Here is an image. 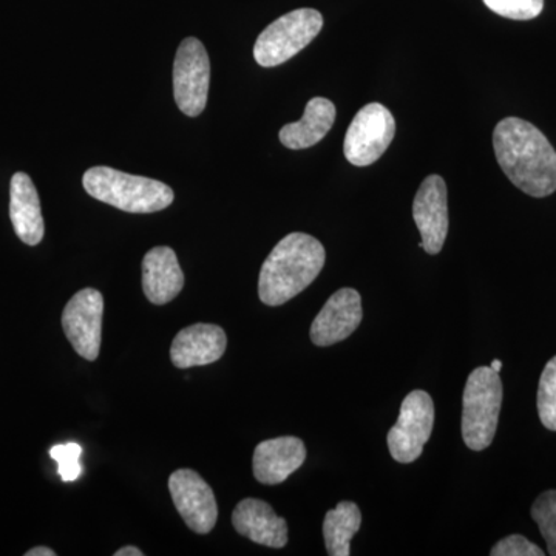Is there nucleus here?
<instances>
[{
    "mask_svg": "<svg viewBox=\"0 0 556 556\" xmlns=\"http://www.w3.org/2000/svg\"><path fill=\"white\" fill-rule=\"evenodd\" d=\"M493 148L501 169L527 195L544 199L556 190V150L543 131L521 118L500 121Z\"/></svg>",
    "mask_w": 556,
    "mask_h": 556,
    "instance_id": "nucleus-1",
    "label": "nucleus"
},
{
    "mask_svg": "<svg viewBox=\"0 0 556 556\" xmlns=\"http://www.w3.org/2000/svg\"><path fill=\"white\" fill-rule=\"evenodd\" d=\"M327 260L324 244L313 236L292 232L278 241L263 263L258 298L265 305L280 306L313 283Z\"/></svg>",
    "mask_w": 556,
    "mask_h": 556,
    "instance_id": "nucleus-2",
    "label": "nucleus"
},
{
    "mask_svg": "<svg viewBox=\"0 0 556 556\" xmlns=\"http://www.w3.org/2000/svg\"><path fill=\"white\" fill-rule=\"evenodd\" d=\"M83 186L94 200L130 214L163 211L175 199L174 190L159 179L138 177L105 166L87 170Z\"/></svg>",
    "mask_w": 556,
    "mask_h": 556,
    "instance_id": "nucleus-3",
    "label": "nucleus"
},
{
    "mask_svg": "<svg viewBox=\"0 0 556 556\" xmlns=\"http://www.w3.org/2000/svg\"><path fill=\"white\" fill-rule=\"evenodd\" d=\"M503 405L500 372L479 367L468 376L463 397V438L468 448L481 452L495 439Z\"/></svg>",
    "mask_w": 556,
    "mask_h": 556,
    "instance_id": "nucleus-4",
    "label": "nucleus"
},
{
    "mask_svg": "<svg viewBox=\"0 0 556 556\" xmlns=\"http://www.w3.org/2000/svg\"><path fill=\"white\" fill-rule=\"evenodd\" d=\"M324 27V16L313 9H300L278 17L255 40L254 58L262 67L285 64L309 46Z\"/></svg>",
    "mask_w": 556,
    "mask_h": 556,
    "instance_id": "nucleus-5",
    "label": "nucleus"
},
{
    "mask_svg": "<svg viewBox=\"0 0 556 556\" xmlns=\"http://www.w3.org/2000/svg\"><path fill=\"white\" fill-rule=\"evenodd\" d=\"M394 135L396 121L390 110L379 102H371L358 110L351 121L343 142L345 159L353 166H371L390 148Z\"/></svg>",
    "mask_w": 556,
    "mask_h": 556,
    "instance_id": "nucleus-6",
    "label": "nucleus"
},
{
    "mask_svg": "<svg viewBox=\"0 0 556 556\" xmlns=\"http://www.w3.org/2000/svg\"><path fill=\"white\" fill-rule=\"evenodd\" d=\"M211 62L201 40L188 38L179 43L174 64V94L178 109L197 118L207 104Z\"/></svg>",
    "mask_w": 556,
    "mask_h": 556,
    "instance_id": "nucleus-7",
    "label": "nucleus"
},
{
    "mask_svg": "<svg viewBox=\"0 0 556 556\" xmlns=\"http://www.w3.org/2000/svg\"><path fill=\"white\" fill-rule=\"evenodd\" d=\"M434 426L433 399L427 391L415 390L402 402L396 426L388 433L391 456L401 464L415 463L422 455L424 445Z\"/></svg>",
    "mask_w": 556,
    "mask_h": 556,
    "instance_id": "nucleus-8",
    "label": "nucleus"
},
{
    "mask_svg": "<svg viewBox=\"0 0 556 556\" xmlns=\"http://www.w3.org/2000/svg\"><path fill=\"white\" fill-rule=\"evenodd\" d=\"M102 316L104 298L93 288L76 292L62 313V328L70 345L89 362L97 361L100 356Z\"/></svg>",
    "mask_w": 556,
    "mask_h": 556,
    "instance_id": "nucleus-9",
    "label": "nucleus"
},
{
    "mask_svg": "<svg viewBox=\"0 0 556 556\" xmlns=\"http://www.w3.org/2000/svg\"><path fill=\"white\" fill-rule=\"evenodd\" d=\"M169 492L178 514L192 532L200 535L212 532L218 519L217 500L211 485L197 471L189 468L174 471Z\"/></svg>",
    "mask_w": 556,
    "mask_h": 556,
    "instance_id": "nucleus-10",
    "label": "nucleus"
},
{
    "mask_svg": "<svg viewBox=\"0 0 556 556\" xmlns=\"http://www.w3.org/2000/svg\"><path fill=\"white\" fill-rule=\"evenodd\" d=\"M413 218L422 237L419 247L427 254H439L448 236L447 185L439 175L424 179L413 201Z\"/></svg>",
    "mask_w": 556,
    "mask_h": 556,
    "instance_id": "nucleus-11",
    "label": "nucleus"
},
{
    "mask_svg": "<svg viewBox=\"0 0 556 556\" xmlns=\"http://www.w3.org/2000/svg\"><path fill=\"white\" fill-rule=\"evenodd\" d=\"M362 317V298L356 289H339L314 318L311 340L317 346H331L342 342L356 331Z\"/></svg>",
    "mask_w": 556,
    "mask_h": 556,
    "instance_id": "nucleus-12",
    "label": "nucleus"
},
{
    "mask_svg": "<svg viewBox=\"0 0 556 556\" xmlns=\"http://www.w3.org/2000/svg\"><path fill=\"white\" fill-rule=\"evenodd\" d=\"M228 338L217 325L197 324L181 329L170 346V361L177 368L204 367L225 354Z\"/></svg>",
    "mask_w": 556,
    "mask_h": 556,
    "instance_id": "nucleus-13",
    "label": "nucleus"
},
{
    "mask_svg": "<svg viewBox=\"0 0 556 556\" xmlns=\"http://www.w3.org/2000/svg\"><path fill=\"white\" fill-rule=\"evenodd\" d=\"M306 447L302 439L281 437L260 442L254 452V477L265 485H277L287 481L303 466Z\"/></svg>",
    "mask_w": 556,
    "mask_h": 556,
    "instance_id": "nucleus-14",
    "label": "nucleus"
},
{
    "mask_svg": "<svg viewBox=\"0 0 556 556\" xmlns=\"http://www.w3.org/2000/svg\"><path fill=\"white\" fill-rule=\"evenodd\" d=\"M232 525L240 535L249 538L260 546L281 548L288 544V526L277 517L268 503L254 497L240 501L233 508Z\"/></svg>",
    "mask_w": 556,
    "mask_h": 556,
    "instance_id": "nucleus-15",
    "label": "nucleus"
},
{
    "mask_svg": "<svg viewBox=\"0 0 556 556\" xmlns=\"http://www.w3.org/2000/svg\"><path fill=\"white\" fill-rule=\"evenodd\" d=\"M182 287L185 274L174 249H150L142 260V289L149 302L153 305H166L177 298Z\"/></svg>",
    "mask_w": 556,
    "mask_h": 556,
    "instance_id": "nucleus-16",
    "label": "nucleus"
},
{
    "mask_svg": "<svg viewBox=\"0 0 556 556\" xmlns=\"http://www.w3.org/2000/svg\"><path fill=\"white\" fill-rule=\"evenodd\" d=\"M10 217L14 232L28 247H36L43 239L42 208L38 190L31 178L24 172H17L10 185Z\"/></svg>",
    "mask_w": 556,
    "mask_h": 556,
    "instance_id": "nucleus-17",
    "label": "nucleus"
},
{
    "mask_svg": "<svg viewBox=\"0 0 556 556\" xmlns=\"http://www.w3.org/2000/svg\"><path fill=\"white\" fill-rule=\"evenodd\" d=\"M334 121L336 105L327 98H313L306 104L302 119L281 127V144L291 150L313 148L327 137Z\"/></svg>",
    "mask_w": 556,
    "mask_h": 556,
    "instance_id": "nucleus-18",
    "label": "nucleus"
},
{
    "mask_svg": "<svg viewBox=\"0 0 556 556\" xmlns=\"http://www.w3.org/2000/svg\"><path fill=\"white\" fill-rule=\"evenodd\" d=\"M362 514L356 504L342 501L325 517L324 538L328 555L350 556L351 540L361 530Z\"/></svg>",
    "mask_w": 556,
    "mask_h": 556,
    "instance_id": "nucleus-19",
    "label": "nucleus"
},
{
    "mask_svg": "<svg viewBox=\"0 0 556 556\" xmlns=\"http://www.w3.org/2000/svg\"><path fill=\"white\" fill-rule=\"evenodd\" d=\"M538 415L547 430L556 431V356L547 362L538 387Z\"/></svg>",
    "mask_w": 556,
    "mask_h": 556,
    "instance_id": "nucleus-20",
    "label": "nucleus"
},
{
    "mask_svg": "<svg viewBox=\"0 0 556 556\" xmlns=\"http://www.w3.org/2000/svg\"><path fill=\"white\" fill-rule=\"evenodd\" d=\"M530 514L546 541L547 554L556 556V490H548L538 496Z\"/></svg>",
    "mask_w": 556,
    "mask_h": 556,
    "instance_id": "nucleus-21",
    "label": "nucleus"
},
{
    "mask_svg": "<svg viewBox=\"0 0 556 556\" xmlns=\"http://www.w3.org/2000/svg\"><path fill=\"white\" fill-rule=\"evenodd\" d=\"M484 3L497 16L514 21L535 20L544 9V0H484Z\"/></svg>",
    "mask_w": 556,
    "mask_h": 556,
    "instance_id": "nucleus-22",
    "label": "nucleus"
},
{
    "mask_svg": "<svg viewBox=\"0 0 556 556\" xmlns=\"http://www.w3.org/2000/svg\"><path fill=\"white\" fill-rule=\"evenodd\" d=\"M80 455H83V448L76 442L51 447L50 456L58 463V473L62 481L72 482L80 477L83 473V466L79 463Z\"/></svg>",
    "mask_w": 556,
    "mask_h": 556,
    "instance_id": "nucleus-23",
    "label": "nucleus"
},
{
    "mask_svg": "<svg viewBox=\"0 0 556 556\" xmlns=\"http://www.w3.org/2000/svg\"><path fill=\"white\" fill-rule=\"evenodd\" d=\"M492 556H543L544 551L526 536L510 535L501 540L490 552Z\"/></svg>",
    "mask_w": 556,
    "mask_h": 556,
    "instance_id": "nucleus-24",
    "label": "nucleus"
},
{
    "mask_svg": "<svg viewBox=\"0 0 556 556\" xmlns=\"http://www.w3.org/2000/svg\"><path fill=\"white\" fill-rule=\"evenodd\" d=\"M56 552L51 551L49 547H35L28 551L25 556H54Z\"/></svg>",
    "mask_w": 556,
    "mask_h": 556,
    "instance_id": "nucleus-25",
    "label": "nucleus"
},
{
    "mask_svg": "<svg viewBox=\"0 0 556 556\" xmlns=\"http://www.w3.org/2000/svg\"><path fill=\"white\" fill-rule=\"evenodd\" d=\"M141 551H139L138 547L135 546H126L123 548H119L118 552H115V556H142Z\"/></svg>",
    "mask_w": 556,
    "mask_h": 556,
    "instance_id": "nucleus-26",
    "label": "nucleus"
},
{
    "mask_svg": "<svg viewBox=\"0 0 556 556\" xmlns=\"http://www.w3.org/2000/svg\"><path fill=\"white\" fill-rule=\"evenodd\" d=\"M490 368H492L493 371L500 372L501 368H503V362L497 361V358H496V361L492 362V365H490Z\"/></svg>",
    "mask_w": 556,
    "mask_h": 556,
    "instance_id": "nucleus-27",
    "label": "nucleus"
}]
</instances>
